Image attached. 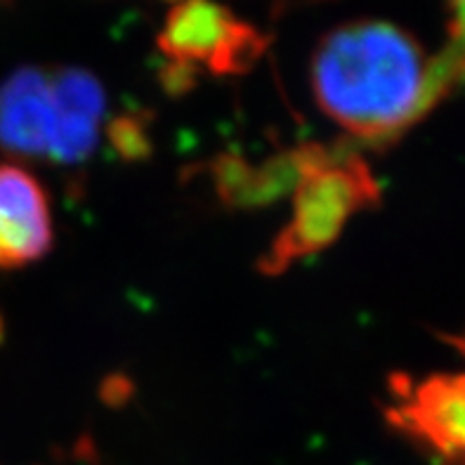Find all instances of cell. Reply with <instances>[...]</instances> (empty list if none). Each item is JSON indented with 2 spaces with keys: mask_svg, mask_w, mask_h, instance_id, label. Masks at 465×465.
I'll list each match as a JSON object with an SVG mask.
<instances>
[{
  "mask_svg": "<svg viewBox=\"0 0 465 465\" xmlns=\"http://www.w3.org/2000/svg\"><path fill=\"white\" fill-rule=\"evenodd\" d=\"M465 78L451 50L428 59L411 34L388 22L342 24L319 41L310 85L319 112L364 147H388Z\"/></svg>",
  "mask_w": 465,
  "mask_h": 465,
  "instance_id": "1",
  "label": "cell"
},
{
  "mask_svg": "<svg viewBox=\"0 0 465 465\" xmlns=\"http://www.w3.org/2000/svg\"><path fill=\"white\" fill-rule=\"evenodd\" d=\"M291 194V220L258 262V272L265 277H282L301 260L326 251L341 239L354 215L381 203L376 175L350 144H322Z\"/></svg>",
  "mask_w": 465,
  "mask_h": 465,
  "instance_id": "2",
  "label": "cell"
},
{
  "mask_svg": "<svg viewBox=\"0 0 465 465\" xmlns=\"http://www.w3.org/2000/svg\"><path fill=\"white\" fill-rule=\"evenodd\" d=\"M156 43L168 64L239 76L258 64L270 38L215 0H183L168 12Z\"/></svg>",
  "mask_w": 465,
  "mask_h": 465,
  "instance_id": "3",
  "label": "cell"
},
{
  "mask_svg": "<svg viewBox=\"0 0 465 465\" xmlns=\"http://www.w3.org/2000/svg\"><path fill=\"white\" fill-rule=\"evenodd\" d=\"M385 420L437 465H465V371L390 378Z\"/></svg>",
  "mask_w": 465,
  "mask_h": 465,
  "instance_id": "4",
  "label": "cell"
},
{
  "mask_svg": "<svg viewBox=\"0 0 465 465\" xmlns=\"http://www.w3.org/2000/svg\"><path fill=\"white\" fill-rule=\"evenodd\" d=\"M319 142L282 149L253 163L236 152H223L208 163L215 199L230 211H258L291 194L319 153Z\"/></svg>",
  "mask_w": 465,
  "mask_h": 465,
  "instance_id": "5",
  "label": "cell"
},
{
  "mask_svg": "<svg viewBox=\"0 0 465 465\" xmlns=\"http://www.w3.org/2000/svg\"><path fill=\"white\" fill-rule=\"evenodd\" d=\"M57 125L50 71L22 66L0 83V149L26 161L50 159Z\"/></svg>",
  "mask_w": 465,
  "mask_h": 465,
  "instance_id": "6",
  "label": "cell"
},
{
  "mask_svg": "<svg viewBox=\"0 0 465 465\" xmlns=\"http://www.w3.org/2000/svg\"><path fill=\"white\" fill-rule=\"evenodd\" d=\"M53 211L45 189L19 165H0V270L26 267L50 253Z\"/></svg>",
  "mask_w": 465,
  "mask_h": 465,
  "instance_id": "7",
  "label": "cell"
},
{
  "mask_svg": "<svg viewBox=\"0 0 465 465\" xmlns=\"http://www.w3.org/2000/svg\"><path fill=\"white\" fill-rule=\"evenodd\" d=\"M57 125L50 159L57 165H81L94 152L100 137L106 94L100 78L81 66H59L50 71Z\"/></svg>",
  "mask_w": 465,
  "mask_h": 465,
  "instance_id": "8",
  "label": "cell"
},
{
  "mask_svg": "<svg viewBox=\"0 0 465 465\" xmlns=\"http://www.w3.org/2000/svg\"><path fill=\"white\" fill-rule=\"evenodd\" d=\"M106 140L121 161L135 163L147 161L153 153L152 114L124 112L114 116L106 125Z\"/></svg>",
  "mask_w": 465,
  "mask_h": 465,
  "instance_id": "9",
  "label": "cell"
},
{
  "mask_svg": "<svg viewBox=\"0 0 465 465\" xmlns=\"http://www.w3.org/2000/svg\"><path fill=\"white\" fill-rule=\"evenodd\" d=\"M451 10H454V26H451V43L447 47L465 59V0H451Z\"/></svg>",
  "mask_w": 465,
  "mask_h": 465,
  "instance_id": "10",
  "label": "cell"
},
{
  "mask_svg": "<svg viewBox=\"0 0 465 465\" xmlns=\"http://www.w3.org/2000/svg\"><path fill=\"white\" fill-rule=\"evenodd\" d=\"M5 341V322H3V314H0V345Z\"/></svg>",
  "mask_w": 465,
  "mask_h": 465,
  "instance_id": "11",
  "label": "cell"
},
{
  "mask_svg": "<svg viewBox=\"0 0 465 465\" xmlns=\"http://www.w3.org/2000/svg\"><path fill=\"white\" fill-rule=\"evenodd\" d=\"M173 3H183V0H173Z\"/></svg>",
  "mask_w": 465,
  "mask_h": 465,
  "instance_id": "12",
  "label": "cell"
},
{
  "mask_svg": "<svg viewBox=\"0 0 465 465\" xmlns=\"http://www.w3.org/2000/svg\"><path fill=\"white\" fill-rule=\"evenodd\" d=\"M3 3H7V0H3Z\"/></svg>",
  "mask_w": 465,
  "mask_h": 465,
  "instance_id": "13",
  "label": "cell"
}]
</instances>
